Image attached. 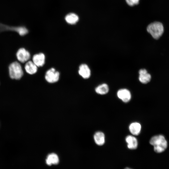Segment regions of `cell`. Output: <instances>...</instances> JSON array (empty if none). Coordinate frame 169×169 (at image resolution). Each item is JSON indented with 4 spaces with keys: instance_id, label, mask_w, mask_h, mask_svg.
Here are the masks:
<instances>
[{
    "instance_id": "6",
    "label": "cell",
    "mask_w": 169,
    "mask_h": 169,
    "mask_svg": "<svg viewBox=\"0 0 169 169\" xmlns=\"http://www.w3.org/2000/svg\"><path fill=\"white\" fill-rule=\"evenodd\" d=\"M18 60L22 63L27 61L30 58V54L28 51L23 48L19 49L16 53Z\"/></svg>"
},
{
    "instance_id": "15",
    "label": "cell",
    "mask_w": 169,
    "mask_h": 169,
    "mask_svg": "<svg viewBox=\"0 0 169 169\" xmlns=\"http://www.w3.org/2000/svg\"><path fill=\"white\" fill-rule=\"evenodd\" d=\"M59 161L58 156L57 154L54 153L49 154L46 160V163L49 166H51L52 164H57Z\"/></svg>"
},
{
    "instance_id": "3",
    "label": "cell",
    "mask_w": 169,
    "mask_h": 169,
    "mask_svg": "<svg viewBox=\"0 0 169 169\" xmlns=\"http://www.w3.org/2000/svg\"><path fill=\"white\" fill-rule=\"evenodd\" d=\"M9 72L10 78L16 79H20L23 74L21 65L17 62L10 64L9 66Z\"/></svg>"
},
{
    "instance_id": "16",
    "label": "cell",
    "mask_w": 169,
    "mask_h": 169,
    "mask_svg": "<svg viewBox=\"0 0 169 169\" xmlns=\"http://www.w3.org/2000/svg\"><path fill=\"white\" fill-rule=\"evenodd\" d=\"M78 16L74 13H70L67 14L65 17L66 22L70 24H74L78 21Z\"/></svg>"
},
{
    "instance_id": "2",
    "label": "cell",
    "mask_w": 169,
    "mask_h": 169,
    "mask_svg": "<svg viewBox=\"0 0 169 169\" xmlns=\"http://www.w3.org/2000/svg\"><path fill=\"white\" fill-rule=\"evenodd\" d=\"M146 30L155 39L159 38L164 32V27L162 24L160 22H155L148 25Z\"/></svg>"
},
{
    "instance_id": "13",
    "label": "cell",
    "mask_w": 169,
    "mask_h": 169,
    "mask_svg": "<svg viewBox=\"0 0 169 169\" xmlns=\"http://www.w3.org/2000/svg\"><path fill=\"white\" fill-rule=\"evenodd\" d=\"M37 67L33 61H29L26 63L24 68L28 74H33L37 72Z\"/></svg>"
},
{
    "instance_id": "12",
    "label": "cell",
    "mask_w": 169,
    "mask_h": 169,
    "mask_svg": "<svg viewBox=\"0 0 169 169\" xmlns=\"http://www.w3.org/2000/svg\"><path fill=\"white\" fill-rule=\"evenodd\" d=\"M94 138L95 142L98 146H102L105 143V136L104 133L102 132H96L94 135Z\"/></svg>"
},
{
    "instance_id": "1",
    "label": "cell",
    "mask_w": 169,
    "mask_h": 169,
    "mask_svg": "<svg viewBox=\"0 0 169 169\" xmlns=\"http://www.w3.org/2000/svg\"><path fill=\"white\" fill-rule=\"evenodd\" d=\"M150 143L154 146V151L157 153L164 151L167 148V143L165 137L162 135L153 136L150 141Z\"/></svg>"
},
{
    "instance_id": "18",
    "label": "cell",
    "mask_w": 169,
    "mask_h": 169,
    "mask_svg": "<svg viewBox=\"0 0 169 169\" xmlns=\"http://www.w3.org/2000/svg\"><path fill=\"white\" fill-rule=\"evenodd\" d=\"M127 4L130 6H133L139 4L140 0H125Z\"/></svg>"
},
{
    "instance_id": "10",
    "label": "cell",
    "mask_w": 169,
    "mask_h": 169,
    "mask_svg": "<svg viewBox=\"0 0 169 169\" xmlns=\"http://www.w3.org/2000/svg\"><path fill=\"white\" fill-rule=\"evenodd\" d=\"M33 62L38 67L42 66L45 63V56L43 53L34 55L33 57Z\"/></svg>"
},
{
    "instance_id": "5",
    "label": "cell",
    "mask_w": 169,
    "mask_h": 169,
    "mask_svg": "<svg viewBox=\"0 0 169 169\" xmlns=\"http://www.w3.org/2000/svg\"><path fill=\"white\" fill-rule=\"evenodd\" d=\"M45 79L49 83H54L57 82L59 79V73L54 68L49 69L46 73Z\"/></svg>"
},
{
    "instance_id": "9",
    "label": "cell",
    "mask_w": 169,
    "mask_h": 169,
    "mask_svg": "<svg viewBox=\"0 0 169 169\" xmlns=\"http://www.w3.org/2000/svg\"><path fill=\"white\" fill-rule=\"evenodd\" d=\"M79 74L85 79L89 78L91 74V71L88 66L85 64H82L79 66L78 71Z\"/></svg>"
},
{
    "instance_id": "4",
    "label": "cell",
    "mask_w": 169,
    "mask_h": 169,
    "mask_svg": "<svg viewBox=\"0 0 169 169\" xmlns=\"http://www.w3.org/2000/svg\"><path fill=\"white\" fill-rule=\"evenodd\" d=\"M7 31L16 32L21 36H24L28 33V29L24 27H11L0 23V32Z\"/></svg>"
},
{
    "instance_id": "8",
    "label": "cell",
    "mask_w": 169,
    "mask_h": 169,
    "mask_svg": "<svg viewBox=\"0 0 169 169\" xmlns=\"http://www.w3.org/2000/svg\"><path fill=\"white\" fill-rule=\"evenodd\" d=\"M139 79L142 83L146 84L149 82L151 79V76L145 69H141L139 72Z\"/></svg>"
},
{
    "instance_id": "14",
    "label": "cell",
    "mask_w": 169,
    "mask_h": 169,
    "mask_svg": "<svg viewBox=\"0 0 169 169\" xmlns=\"http://www.w3.org/2000/svg\"><path fill=\"white\" fill-rule=\"evenodd\" d=\"M130 132L133 135H138L140 133L141 130V124L137 122L132 123L129 126Z\"/></svg>"
},
{
    "instance_id": "11",
    "label": "cell",
    "mask_w": 169,
    "mask_h": 169,
    "mask_svg": "<svg viewBox=\"0 0 169 169\" xmlns=\"http://www.w3.org/2000/svg\"><path fill=\"white\" fill-rule=\"evenodd\" d=\"M127 147L130 149H136L138 146V141L136 138L132 136H128L125 138Z\"/></svg>"
},
{
    "instance_id": "7",
    "label": "cell",
    "mask_w": 169,
    "mask_h": 169,
    "mask_svg": "<svg viewBox=\"0 0 169 169\" xmlns=\"http://www.w3.org/2000/svg\"><path fill=\"white\" fill-rule=\"evenodd\" d=\"M117 96L119 99L125 103L129 101L131 98V92L128 90L125 89L119 90L117 92Z\"/></svg>"
},
{
    "instance_id": "17",
    "label": "cell",
    "mask_w": 169,
    "mask_h": 169,
    "mask_svg": "<svg viewBox=\"0 0 169 169\" xmlns=\"http://www.w3.org/2000/svg\"><path fill=\"white\" fill-rule=\"evenodd\" d=\"M109 88L106 84H103L98 86L95 89L96 92L100 95H105L109 91Z\"/></svg>"
}]
</instances>
